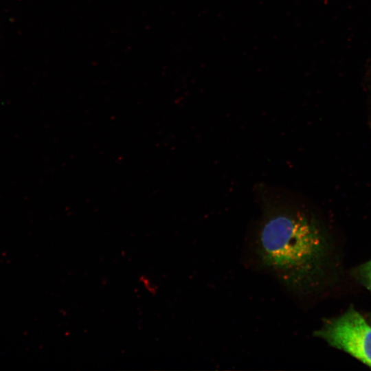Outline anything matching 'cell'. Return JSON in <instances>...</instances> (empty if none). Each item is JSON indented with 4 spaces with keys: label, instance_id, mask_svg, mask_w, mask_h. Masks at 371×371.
I'll list each match as a JSON object with an SVG mask.
<instances>
[{
    "label": "cell",
    "instance_id": "cell-2",
    "mask_svg": "<svg viewBox=\"0 0 371 371\" xmlns=\"http://www.w3.org/2000/svg\"><path fill=\"white\" fill-rule=\"evenodd\" d=\"M315 335L371 368V325L354 308L324 322Z\"/></svg>",
    "mask_w": 371,
    "mask_h": 371
},
{
    "label": "cell",
    "instance_id": "cell-4",
    "mask_svg": "<svg viewBox=\"0 0 371 371\" xmlns=\"http://www.w3.org/2000/svg\"><path fill=\"white\" fill-rule=\"evenodd\" d=\"M139 280L142 282V284L144 285V288L150 293L155 294L156 293V287L155 286L154 284L151 282V280L146 277V276H142L139 278Z\"/></svg>",
    "mask_w": 371,
    "mask_h": 371
},
{
    "label": "cell",
    "instance_id": "cell-3",
    "mask_svg": "<svg viewBox=\"0 0 371 371\" xmlns=\"http://www.w3.org/2000/svg\"><path fill=\"white\" fill-rule=\"evenodd\" d=\"M359 272L361 280L371 291V260L363 264L360 267Z\"/></svg>",
    "mask_w": 371,
    "mask_h": 371
},
{
    "label": "cell",
    "instance_id": "cell-1",
    "mask_svg": "<svg viewBox=\"0 0 371 371\" xmlns=\"http://www.w3.org/2000/svg\"><path fill=\"white\" fill-rule=\"evenodd\" d=\"M323 246L319 229L306 215L272 203L265 207L252 251L259 267L295 289L315 268Z\"/></svg>",
    "mask_w": 371,
    "mask_h": 371
}]
</instances>
